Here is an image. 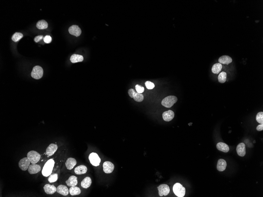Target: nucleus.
Returning a JSON list of instances; mask_svg holds the SVG:
<instances>
[{
  "mask_svg": "<svg viewBox=\"0 0 263 197\" xmlns=\"http://www.w3.org/2000/svg\"><path fill=\"white\" fill-rule=\"evenodd\" d=\"M55 162L53 159L48 160L44 165L42 171V175L45 177H48L51 174L54 167Z\"/></svg>",
  "mask_w": 263,
  "mask_h": 197,
  "instance_id": "1",
  "label": "nucleus"
},
{
  "mask_svg": "<svg viewBox=\"0 0 263 197\" xmlns=\"http://www.w3.org/2000/svg\"><path fill=\"white\" fill-rule=\"evenodd\" d=\"M178 98L175 96H169L163 99L161 105L167 108H171L177 102Z\"/></svg>",
  "mask_w": 263,
  "mask_h": 197,
  "instance_id": "2",
  "label": "nucleus"
},
{
  "mask_svg": "<svg viewBox=\"0 0 263 197\" xmlns=\"http://www.w3.org/2000/svg\"><path fill=\"white\" fill-rule=\"evenodd\" d=\"M173 191L177 197H183L185 195L186 189L180 183H175L173 186Z\"/></svg>",
  "mask_w": 263,
  "mask_h": 197,
  "instance_id": "3",
  "label": "nucleus"
},
{
  "mask_svg": "<svg viewBox=\"0 0 263 197\" xmlns=\"http://www.w3.org/2000/svg\"><path fill=\"white\" fill-rule=\"evenodd\" d=\"M27 157L32 164H36L39 162L41 158L40 154L35 151H31L28 153Z\"/></svg>",
  "mask_w": 263,
  "mask_h": 197,
  "instance_id": "4",
  "label": "nucleus"
},
{
  "mask_svg": "<svg viewBox=\"0 0 263 197\" xmlns=\"http://www.w3.org/2000/svg\"><path fill=\"white\" fill-rule=\"evenodd\" d=\"M44 70L42 67L40 66H36L33 68L31 72V76L36 80L40 79L43 76Z\"/></svg>",
  "mask_w": 263,
  "mask_h": 197,
  "instance_id": "5",
  "label": "nucleus"
},
{
  "mask_svg": "<svg viewBox=\"0 0 263 197\" xmlns=\"http://www.w3.org/2000/svg\"><path fill=\"white\" fill-rule=\"evenodd\" d=\"M129 95L131 98H133L135 101L137 102H141L144 99V96L142 94L138 93L133 88L128 90Z\"/></svg>",
  "mask_w": 263,
  "mask_h": 197,
  "instance_id": "6",
  "label": "nucleus"
},
{
  "mask_svg": "<svg viewBox=\"0 0 263 197\" xmlns=\"http://www.w3.org/2000/svg\"><path fill=\"white\" fill-rule=\"evenodd\" d=\"M89 159L92 165L95 166H99L101 162V159L98 154L96 153H92L90 154Z\"/></svg>",
  "mask_w": 263,
  "mask_h": 197,
  "instance_id": "7",
  "label": "nucleus"
},
{
  "mask_svg": "<svg viewBox=\"0 0 263 197\" xmlns=\"http://www.w3.org/2000/svg\"><path fill=\"white\" fill-rule=\"evenodd\" d=\"M157 188L158 190L159 195L161 197L163 196H167L170 191V187L166 184H162L160 185L157 187Z\"/></svg>",
  "mask_w": 263,
  "mask_h": 197,
  "instance_id": "8",
  "label": "nucleus"
},
{
  "mask_svg": "<svg viewBox=\"0 0 263 197\" xmlns=\"http://www.w3.org/2000/svg\"><path fill=\"white\" fill-rule=\"evenodd\" d=\"M30 163L28 158L24 157L20 160L19 162V166L22 170L26 171L28 169Z\"/></svg>",
  "mask_w": 263,
  "mask_h": 197,
  "instance_id": "9",
  "label": "nucleus"
},
{
  "mask_svg": "<svg viewBox=\"0 0 263 197\" xmlns=\"http://www.w3.org/2000/svg\"><path fill=\"white\" fill-rule=\"evenodd\" d=\"M114 169V165L112 162L106 161L103 164V171L106 174H110Z\"/></svg>",
  "mask_w": 263,
  "mask_h": 197,
  "instance_id": "10",
  "label": "nucleus"
},
{
  "mask_svg": "<svg viewBox=\"0 0 263 197\" xmlns=\"http://www.w3.org/2000/svg\"><path fill=\"white\" fill-rule=\"evenodd\" d=\"M69 32L71 34L75 36L79 37L81 35L82 31L80 27L77 25H73L69 27L68 29Z\"/></svg>",
  "mask_w": 263,
  "mask_h": 197,
  "instance_id": "11",
  "label": "nucleus"
},
{
  "mask_svg": "<svg viewBox=\"0 0 263 197\" xmlns=\"http://www.w3.org/2000/svg\"><path fill=\"white\" fill-rule=\"evenodd\" d=\"M175 117V113L172 110H168L165 111L162 114V117L164 121L170 122L174 119Z\"/></svg>",
  "mask_w": 263,
  "mask_h": 197,
  "instance_id": "12",
  "label": "nucleus"
},
{
  "mask_svg": "<svg viewBox=\"0 0 263 197\" xmlns=\"http://www.w3.org/2000/svg\"><path fill=\"white\" fill-rule=\"evenodd\" d=\"M236 151L237 154L239 156H245L246 154V148L244 143H240L238 144L236 147Z\"/></svg>",
  "mask_w": 263,
  "mask_h": 197,
  "instance_id": "13",
  "label": "nucleus"
},
{
  "mask_svg": "<svg viewBox=\"0 0 263 197\" xmlns=\"http://www.w3.org/2000/svg\"><path fill=\"white\" fill-rule=\"evenodd\" d=\"M41 168L40 166L36 164H33L30 165L28 169V172L30 174H37L40 171Z\"/></svg>",
  "mask_w": 263,
  "mask_h": 197,
  "instance_id": "14",
  "label": "nucleus"
},
{
  "mask_svg": "<svg viewBox=\"0 0 263 197\" xmlns=\"http://www.w3.org/2000/svg\"><path fill=\"white\" fill-rule=\"evenodd\" d=\"M58 149L57 144H51L47 147L46 150V154L48 156H51L55 153Z\"/></svg>",
  "mask_w": 263,
  "mask_h": 197,
  "instance_id": "15",
  "label": "nucleus"
},
{
  "mask_svg": "<svg viewBox=\"0 0 263 197\" xmlns=\"http://www.w3.org/2000/svg\"><path fill=\"white\" fill-rule=\"evenodd\" d=\"M77 161L75 159L73 158L70 157L67 160L65 165L67 169L69 170H71L77 165Z\"/></svg>",
  "mask_w": 263,
  "mask_h": 197,
  "instance_id": "16",
  "label": "nucleus"
},
{
  "mask_svg": "<svg viewBox=\"0 0 263 197\" xmlns=\"http://www.w3.org/2000/svg\"><path fill=\"white\" fill-rule=\"evenodd\" d=\"M57 192L59 194L64 196L68 195L69 193V190L66 186L64 185H60L57 188Z\"/></svg>",
  "mask_w": 263,
  "mask_h": 197,
  "instance_id": "17",
  "label": "nucleus"
},
{
  "mask_svg": "<svg viewBox=\"0 0 263 197\" xmlns=\"http://www.w3.org/2000/svg\"><path fill=\"white\" fill-rule=\"evenodd\" d=\"M57 188L54 185L46 184L44 187L45 192L47 194H53L57 191Z\"/></svg>",
  "mask_w": 263,
  "mask_h": 197,
  "instance_id": "18",
  "label": "nucleus"
},
{
  "mask_svg": "<svg viewBox=\"0 0 263 197\" xmlns=\"http://www.w3.org/2000/svg\"><path fill=\"white\" fill-rule=\"evenodd\" d=\"M67 185L69 187L76 186L77 185V178L75 176H72L66 181Z\"/></svg>",
  "mask_w": 263,
  "mask_h": 197,
  "instance_id": "19",
  "label": "nucleus"
},
{
  "mask_svg": "<svg viewBox=\"0 0 263 197\" xmlns=\"http://www.w3.org/2000/svg\"><path fill=\"white\" fill-rule=\"evenodd\" d=\"M227 163L225 160L223 159H219L217 162V168L219 171L223 172L226 169Z\"/></svg>",
  "mask_w": 263,
  "mask_h": 197,
  "instance_id": "20",
  "label": "nucleus"
},
{
  "mask_svg": "<svg viewBox=\"0 0 263 197\" xmlns=\"http://www.w3.org/2000/svg\"><path fill=\"white\" fill-rule=\"evenodd\" d=\"M232 62V58L227 55L223 56L219 59V62L220 64L224 65H229Z\"/></svg>",
  "mask_w": 263,
  "mask_h": 197,
  "instance_id": "21",
  "label": "nucleus"
},
{
  "mask_svg": "<svg viewBox=\"0 0 263 197\" xmlns=\"http://www.w3.org/2000/svg\"><path fill=\"white\" fill-rule=\"evenodd\" d=\"M87 168L85 165H81L75 168L74 172L77 175L84 174L87 172Z\"/></svg>",
  "mask_w": 263,
  "mask_h": 197,
  "instance_id": "22",
  "label": "nucleus"
},
{
  "mask_svg": "<svg viewBox=\"0 0 263 197\" xmlns=\"http://www.w3.org/2000/svg\"><path fill=\"white\" fill-rule=\"evenodd\" d=\"M216 147L218 150L223 152L227 153L230 150L229 146L227 144L222 142L217 143Z\"/></svg>",
  "mask_w": 263,
  "mask_h": 197,
  "instance_id": "23",
  "label": "nucleus"
},
{
  "mask_svg": "<svg viewBox=\"0 0 263 197\" xmlns=\"http://www.w3.org/2000/svg\"><path fill=\"white\" fill-rule=\"evenodd\" d=\"M91 179L89 177H86L82 180L81 183V186L82 188H89L91 185Z\"/></svg>",
  "mask_w": 263,
  "mask_h": 197,
  "instance_id": "24",
  "label": "nucleus"
},
{
  "mask_svg": "<svg viewBox=\"0 0 263 197\" xmlns=\"http://www.w3.org/2000/svg\"><path fill=\"white\" fill-rule=\"evenodd\" d=\"M84 60V58L82 55L78 54H73L70 58L71 62L73 63L82 62Z\"/></svg>",
  "mask_w": 263,
  "mask_h": 197,
  "instance_id": "25",
  "label": "nucleus"
},
{
  "mask_svg": "<svg viewBox=\"0 0 263 197\" xmlns=\"http://www.w3.org/2000/svg\"><path fill=\"white\" fill-rule=\"evenodd\" d=\"M222 68V65L220 63H217L213 65L212 67V71L215 74H218L220 73Z\"/></svg>",
  "mask_w": 263,
  "mask_h": 197,
  "instance_id": "26",
  "label": "nucleus"
},
{
  "mask_svg": "<svg viewBox=\"0 0 263 197\" xmlns=\"http://www.w3.org/2000/svg\"><path fill=\"white\" fill-rule=\"evenodd\" d=\"M69 194L71 196L78 195L81 193V191L80 188L77 186H72L71 187L69 190Z\"/></svg>",
  "mask_w": 263,
  "mask_h": 197,
  "instance_id": "27",
  "label": "nucleus"
},
{
  "mask_svg": "<svg viewBox=\"0 0 263 197\" xmlns=\"http://www.w3.org/2000/svg\"><path fill=\"white\" fill-rule=\"evenodd\" d=\"M48 24L44 20L39 21L37 23L36 27L38 29H46L48 27Z\"/></svg>",
  "mask_w": 263,
  "mask_h": 197,
  "instance_id": "28",
  "label": "nucleus"
},
{
  "mask_svg": "<svg viewBox=\"0 0 263 197\" xmlns=\"http://www.w3.org/2000/svg\"><path fill=\"white\" fill-rule=\"evenodd\" d=\"M227 74L226 72H222L221 73L219 74L218 77V80L219 82L220 83L223 84L227 80Z\"/></svg>",
  "mask_w": 263,
  "mask_h": 197,
  "instance_id": "29",
  "label": "nucleus"
},
{
  "mask_svg": "<svg viewBox=\"0 0 263 197\" xmlns=\"http://www.w3.org/2000/svg\"><path fill=\"white\" fill-rule=\"evenodd\" d=\"M23 34L21 33L15 32L11 37V39L13 42H18L23 37Z\"/></svg>",
  "mask_w": 263,
  "mask_h": 197,
  "instance_id": "30",
  "label": "nucleus"
},
{
  "mask_svg": "<svg viewBox=\"0 0 263 197\" xmlns=\"http://www.w3.org/2000/svg\"><path fill=\"white\" fill-rule=\"evenodd\" d=\"M58 176L57 174H50L48 177V180L50 183H54L58 180Z\"/></svg>",
  "mask_w": 263,
  "mask_h": 197,
  "instance_id": "31",
  "label": "nucleus"
},
{
  "mask_svg": "<svg viewBox=\"0 0 263 197\" xmlns=\"http://www.w3.org/2000/svg\"><path fill=\"white\" fill-rule=\"evenodd\" d=\"M256 120L258 123L263 124V112H260L256 115Z\"/></svg>",
  "mask_w": 263,
  "mask_h": 197,
  "instance_id": "32",
  "label": "nucleus"
},
{
  "mask_svg": "<svg viewBox=\"0 0 263 197\" xmlns=\"http://www.w3.org/2000/svg\"><path fill=\"white\" fill-rule=\"evenodd\" d=\"M145 85L147 88L148 89H152L155 88V85L153 83L150 81H147L145 82Z\"/></svg>",
  "mask_w": 263,
  "mask_h": 197,
  "instance_id": "33",
  "label": "nucleus"
},
{
  "mask_svg": "<svg viewBox=\"0 0 263 197\" xmlns=\"http://www.w3.org/2000/svg\"><path fill=\"white\" fill-rule=\"evenodd\" d=\"M135 88L137 92L139 93L142 94L145 90L144 87L139 85H136L135 86Z\"/></svg>",
  "mask_w": 263,
  "mask_h": 197,
  "instance_id": "34",
  "label": "nucleus"
},
{
  "mask_svg": "<svg viewBox=\"0 0 263 197\" xmlns=\"http://www.w3.org/2000/svg\"><path fill=\"white\" fill-rule=\"evenodd\" d=\"M44 40L46 44H50L51 43L52 39L50 36L46 35L44 38Z\"/></svg>",
  "mask_w": 263,
  "mask_h": 197,
  "instance_id": "35",
  "label": "nucleus"
},
{
  "mask_svg": "<svg viewBox=\"0 0 263 197\" xmlns=\"http://www.w3.org/2000/svg\"><path fill=\"white\" fill-rule=\"evenodd\" d=\"M43 38H44V37L43 36H38L35 38L34 40L36 43H38Z\"/></svg>",
  "mask_w": 263,
  "mask_h": 197,
  "instance_id": "36",
  "label": "nucleus"
},
{
  "mask_svg": "<svg viewBox=\"0 0 263 197\" xmlns=\"http://www.w3.org/2000/svg\"><path fill=\"white\" fill-rule=\"evenodd\" d=\"M256 129L258 131H262L263 130V124H261L259 125L256 127Z\"/></svg>",
  "mask_w": 263,
  "mask_h": 197,
  "instance_id": "37",
  "label": "nucleus"
}]
</instances>
